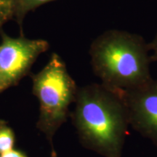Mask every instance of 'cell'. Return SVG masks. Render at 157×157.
<instances>
[{
    "label": "cell",
    "instance_id": "cell-1",
    "mask_svg": "<svg viewBox=\"0 0 157 157\" xmlns=\"http://www.w3.org/2000/svg\"><path fill=\"white\" fill-rule=\"evenodd\" d=\"M71 113L80 143L103 157H121L129 125L123 93L94 83L78 87Z\"/></svg>",
    "mask_w": 157,
    "mask_h": 157
},
{
    "label": "cell",
    "instance_id": "cell-2",
    "mask_svg": "<svg viewBox=\"0 0 157 157\" xmlns=\"http://www.w3.org/2000/svg\"><path fill=\"white\" fill-rule=\"evenodd\" d=\"M148 43L140 35L110 29L95 38L89 53L94 74L101 84L124 92L152 78Z\"/></svg>",
    "mask_w": 157,
    "mask_h": 157
},
{
    "label": "cell",
    "instance_id": "cell-3",
    "mask_svg": "<svg viewBox=\"0 0 157 157\" xmlns=\"http://www.w3.org/2000/svg\"><path fill=\"white\" fill-rule=\"evenodd\" d=\"M31 78L33 94L39 103L36 127L52 143L55 135L67 121L69 107L75 102L78 87L63 60L55 52Z\"/></svg>",
    "mask_w": 157,
    "mask_h": 157
},
{
    "label": "cell",
    "instance_id": "cell-4",
    "mask_svg": "<svg viewBox=\"0 0 157 157\" xmlns=\"http://www.w3.org/2000/svg\"><path fill=\"white\" fill-rule=\"evenodd\" d=\"M0 80L4 89L15 86L29 74L37 58L50 48L44 39L17 38L1 31Z\"/></svg>",
    "mask_w": 157,
    "mask_h": 157
},
{
    "label": "cell",
    "instance_id": "cell-5",
    "mask_svg": "<svg viewBox=\"0 0 157 157\" xmlns=\"http://www.w3.org/2000/svg\"><path fill=\"white\" fill-rule=\"evenodd\" d=\"M122 93L130 127L157 147V79Z\"/></svg>",
    "mask_w": 157,
    "mask_h": 157
},
{
    "label": "cell",
    "instance_id": "cell-6",
    "mask_svg": "<svg viewBox=\"0 0 157 157\" xmlns=\"http://www.w3.org/2000/svg\"><path fill=\"white\" fill-rule=\"evenodd\" d=\"M52 1L55 0H16L14 17L21 28L20 29L22 30L21 28H22L23 20L29 12L34 10L44 4Z\"/></svg>",
    "mask_w": 157,
    "mask_h": 157
},
{
    "label": "cell",
    "instance_id": "cell-7",
    "mask_svg": "<svg viewBox=\"0 0 157 157\" xmlns=\"http://www.w3.org/2000/svg\"><path fill=\"white\" fill-rule=\"evenodd\" d=\"M15 134L5 120L0 123V154L14 148Z\"/></svg>",
    "mask_w": 157,
    "mask_h": 157
},
{
    "label": "cell",
    "instance_id": "cell-8",
    "mask_svg": "<svg viewBox=\"0 0 157 157\" xmlns=\"http://www.w3.org/2000/svg\"><path fill=\"white\" fill-rule=\"evenodd\" d=\"M16 0H0V29L15 17Z\"/></svg>",
    "mask_w": 157,
    "mask_h": 157
},
{
    "label": "cell",
    "instance_id": "cell-9",
    "mask_svg": "<svg viewBox=\"0 0 157 157\" xmlns=\"http://www.w3.org/2000/svg\"><path fill=\"white\" fill-rule=\"evenodd\" d=\"M148 46L149 50L153 52V54L150 56L151 62H157V32L151 42L148 43Z\"/></svg>",
    "mask_w": 157,
    "mask_h": 157
},
{
    "label": "cell",
    "instance_id": "cell-10",
    "mask_svg": "<svg viewBox=\"0 0 157 157\" xmlns=\"http://www.w3.org/2000/svg\"><path fill=\"white\" fill-rule=\"evenodd\" d=\"M0 157H29L23 151L13 148L11 150L0 154Z\"/></svg>",
    "mask_w": 157,
    "mask_h": 157
},
{
    "label": "cell",
    "instance_id": "cell-11",
    "mask_svg": "<svg viewBox=\"0 0 157 157\" xmlns=\"http://www.w3.org/2000/svg\"><path fill=\"white\" fill-rule=\"evenodd\" d=\"M50 157H58V154H57L56 151H55V149L52 148V151H51V155H50Z\"/></svg>",
    "mask_w": 157,
    "mask_h": 157
},
{
    "label": "cell",
    "instance_id": "cell-12",
    "mask_svg": "<svg viewBox=\"0 0 157 157\" xmlns=\"http://www.w3.org/2000/svg\"><path fill=\"white\" fill-rule=\"evenodd\" d=\"M4 90H5V89H4V87H3V86H2V84L1 80H0V93H1L2 92H3Z\"/></svg>",
    "mask_w": 157,
    "mask_h": 157
},
{
    "label": "cell",
    "instance_id": "cell-13",
    "mask_svg": "<svg viewBox=\"0 0 157 157\" xmlns=\"http://www.w3.org/2000/svg\"><path fill=\"white\" fill-rule=\"evenodd\" d=\"M2 121H3V119H0V123H1V122H2Z\"/></svg>",
    "mask_w": 157,
    "mask_h": 157
}]
</instances>
